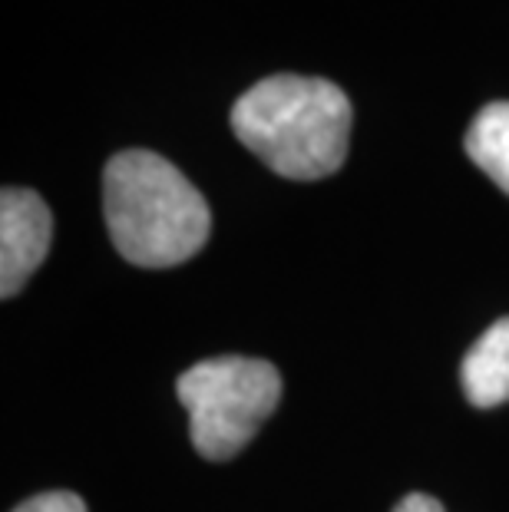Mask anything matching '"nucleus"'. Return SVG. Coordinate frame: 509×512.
<instances>
[{
  "instance_id": "obj_1",
  "label": "nucleus",
  "mask_w": 509,
  "mask_h": 512,
  "mask_svg": "<svg viewBox=\"0 0 509 512\" xmlns=\"http://www.w3.org/2000/svg\"><path fill=\"white\" fill-rule=\"evenodd\" d=\"M354 110L341 86L314 76H268L232 106V129L248 152L285 179L334 176L348 159Z\"/></svg>"
},
{
  "instance_id": "obj_2",
  "label": "nucleus",
  "mask_w": 509,
  "mask_h": 512,
  "mask_svg": "<svg viewBox=\"0 0 509 512\" xmlns=\"http://www.w3.org/2000/svg\"><path fill=\"white\" fill-rule=\"evenodd\" d=\"M103 212L116 252L139 268L182 265L212 232L202 192L149 149H126L106 162Z\"/></svg>"
},
{
  "instance_id": "obj_3",
  "label": "nucleus",
  "mask_w": 509,
  "mask_h": 512,
  "mask_svg": "<svg viewBox=\"0 0 509 512\" xmlns=\"http://www.w3.org/2000/svg\"><path fill=\"white\" fill-rule=\"evenodd\" d=\"M176 394L189 413L192 446L205 460L222 463L242 453L278 410L281 374L258 357H209L179 377Z\"/></svg>"
},
{
  "instance_id": "obj_4",
  "label": "nucleus",
  "mask_w": 509,
  "mask_h": 512,
  "mask_svg": "<svg viewBox=\"0 0 509 512\" xmlns=\"http://www.w3.org/2000/svg\"><path fill=\"white\" fill-rule=\"evenodd\" d=\"M53 219L47 202L30 189L0 195V294L14 298L50 252Z\"/></svg>"
},
{
  "instance_id": "obj_5",
  "label": "nucleus",
  "mask_w": 509,
  "mask_h": 512,
  "mask_svg": "<svg viewBox=\"0 0 509 512\" xmlns=\"http://www.w3.org/2000/svg\"><path fill=\"white\" fill-rule=\"evenodd\" d=\"M463 394L480 410L509 400V318H500L480 334L460 367Z\"/></svg>"
},
{
  "instance_id": "obj_6",
  "label": "nucleus",
  "mask_w": 509,
  "mask_h": 512,
  "mask_svg": "<svg viewBox=\"0 0 509 512\" xmlns=\"http://www.w3.org/2000/svg\"><path fill=\"white\" fill-rule=\"evenodd\" d=\"M467 156L509 195V103L483 106L467 129Z\"/></svg>"
},
{
  "instance_id": "obj_7",
  "label": "nucleus",
  "mask_w": 509,
  "mask_h": 512,
  "mask_svg": "<svg viewBox=\"0 0 509 512\" xmlns=\"http://www.w3.org/2000/svg\"><path fill=\"white\" fill-rule=\"evenodd\" d=\"M14 512H86V503L77 493L67 489H53V493H40L27 503H20Z\"/></svg>"
},
{
  "instance_id": "obj_8",
  "label": "nucleus",
  "mask_w": 509,
  "mask_h": 512,
  "mask_svg": "<svg viewBox=\"0 0 509 512\" xmlns=\"http://www.w3.org/2000/svg\"><path fill=\"white\" fill-rule=\"evenodd\" d=\"M394 512H447L440 499H433L427 493H410L394 506Z\"/></svg>"
}]
</instances>
